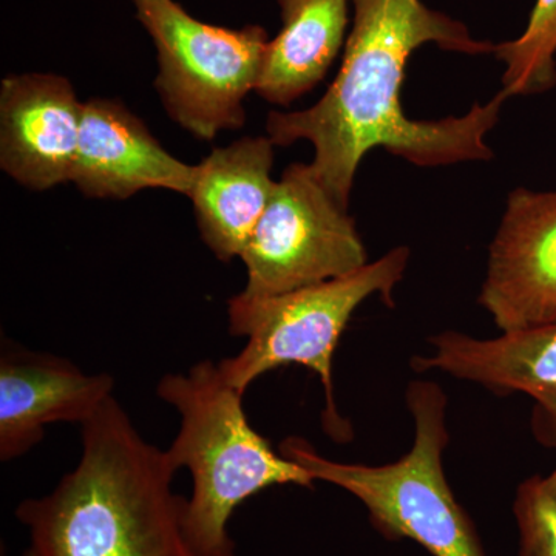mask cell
<instances>
[{
    "label": "cell",
    "instance_id": "1",
    "mask_svg": "<svg viewBox=\"0 0 556 556\" xmlns=\"http://www.w3.org/2000/svg\"><path fill=\"white\" fill-rule=\"evenodd\" d=\"M351 5L353 27L338 76L311 108L270 112V141L280 148L308 141L311 169L343 208L350 207L362 160L376 148L420 167L493 160L485 137L508 100L503 91L466 115L416 121L405 115L401 89L409 58L427 43L468 56L493 53L495 43L473 38L466 24L422 0H351Z\"/></svg>",
    "mask_w": 556,
    "mask_h": 556
},
{
    "label": "cell",
    "instance_id": "2",
    "mask_svg": "<svg viewBox=\"0 0 556 556\" xmlns=\"http://www.w3.org/2000/svg\"><path fill=\"white\" fill-rule=\"evenodd\" d=\"M80 457L16 518L38 556H201L186 532L177 468L112 396L80 426Z\"/></svg>",
    "mask_w": 556,
    "mask_h": 556
},
{
    "label": "cell",
    "instance_id": "3",
    "mask_svg": "<svg viewBox=\"0 0 556 556\" xmlns=\"http://www.w3.org/2000/svg\"><path fill=\"white\" fill-rule=\"evenodd\" d=\"M156 394L179 415L177 438L166 452L177 470L188 468L192 477L185 526L201 556H236L229 522L249 497L274 485L313 489L316 479L249 424L244 394L229 386L217 362L206 358L188 372H167Z\"/></svg>",
    "mask_w": 556,
    "mask_h": 556
},
{
    "label": "cell",
    "instance_id": "4",
    "mask_svg": "<svg viewBox=\"0 0 556 556\" xmlns=\"http://www.w3.org/2000/svg\"><path fill=\"white\" fill-rule=\"evenodd\" d=\"M405 402L415 424V439L407 455L394 463H338L295 437L281 442L280 453L316 481L357 497L371 525L388 540L415 541L433 556H486L477 526L445 477L447 394L437 382L415 380L405 391Z\"/></svg>",
    "mask_w": 556,
    "mask_h": 556
},
{
    "label": "cell",
    "instance_id": "5",
    "mask_svg": "<svg viewBox=\"0 0 556 556\" xmlns=\"http://www.w3.org/2000/svg\"><path fill=\"white\" fill-rule=\"evenodd\" d=\"M409 248L397 247L346 277L268 299L228 300L229 332L247 345L218 362L229 386L241 394L266 372L300 365L318 376L325 390V433L346 441L351 430L338 413L332 358L343 331L362 303L379 295L394 306V289L407 273Z\"/></svg>",
    "mask_w": 556,
    "mask_h": 556
},
{
    "label": "cell",
    "instance_id": "6",
    "mask_svg": "<svg viewBox=\"0 0 556 556\" xmlns=\"http://www.w3.org/2000/svg\"><path fill=\"white\" fill-rule=\"evenodd\" d=\"M156 50L155 90L169 118L201 141L247 123L268 49L260 25L226 28L190 16L175 0H131Z\"/></svg>",
    "mask_w": 556,
    "mask_h": 556
},
{
    "label": "cell",
    "instance_id": "7",
    "mask_svg": "<svg viewBox=\"0 0 556 556\" xmlns=\"http://www.w3.org/2000/svg\"><path fill=\"white\" fill-rule=\"evenodd\" d=\"M244 299H268L346 277L368 265L356 222L325 189L309 164L281 174L241 252Z\"/></svg>",
    "mask_w": 556,
    "mask_h": 556
},
{
    "label": "cell",
    "instance_id": "8",
    "mask_svg": "<svg viewBox=\"0 0 556 556\" xmlns=\"http://www.w3.org/2000/svg\"><path fill=\"white\" fill-rule=\"evenodd\" d=\"M478 302L501 332L556 324V190L510 192Z\"/></svg>",
    "mask_w": 556,
    "mask_h": 556
},
{
    "label": "cell",
    "instance_id": "9",
    "mask_svg": "<svg viewBox=\"0 0 556 556\" xmlns=\"http://www.w3.org/2000/svg\"><path fill=\"white\" fill-rule=\"evenodd\" d=\"M84 102L56 73H21L0 83V167L24 188L72 181Z\"/></svg>",
    "mask_w": 556,
    "mask_h": 556
},
{
    "label": "cell",
    "instance_id": "10",
    "mask_svg": "<svg viewBox=\"0 0 556 556\" xmlns=\"http://www.w3.org/2000/svg\"><path fill=\"white\" fill-rule=\"evenodd\" d=\"M108 372L87 375L68 358L2 340L0 460L31 452L51 424H86L113 396Z\"/></svg>",
    "mask_w": 556,
    "mask_h": 556
},
{
    "label": "cell",
    "instance_id": "11",
    "mask_svg": "<svg viewBox=\"0 0 556 556\" xmlns=\"http://www.w3.org/2000/svg\"><path fill=\"white\" fill-rule=\"evenodd\" d=\"M197 166L170 155L119 100L84 101L72 181L87 199L127 200L146 189L189 197Z\"/></svg>",
    "mask_w": 556,
    "mask_h": 556
},
{
    "label": "cell",
    "instance_id": "12",
    "mask_svg": "<svg viewBox=\"0 0 556 556\" xmlns=\"http://www.w3.org/2000/svg\"><path fill=\"white\" fill-rule=\"evenodd\" d=\"M428 342L431 353L412 358L416 372L441 371L500 396L522 393L532 397L538 437L556 445V324L492 339L442 331Z\"/></svg>",
    "mask_w": 556,
    "mask_h": 556
},
{
    "label": "cell",
    "instance_id": "13",
    "mask_svg": "<svg viewBox=\"0 0 556 556\" xmlns=\"http://www.w3.org/2000/svg\"><path fill=\"white\" fill-rule=\"evenodd\" d=\"M274 144L266 137H244L212 149L197 166L188 199L203 243L219 262L240 258L276 181Z\"/></svg>",
    "mask_w": 556,
    "mask_h": 556
},
{
    "label": "cell",
    "instance_id": "14",
    "mask_svg": "<svg viewBox=\"0 0 556 556\" xmlns=\"http://www.w3.org/2000/svg\"><path fill=\"white\" fill-rule=\"evenodd\" d=\"M281 28L270 39L255 93L288 108L327 76L348 39L351 0H277Z\"/></svg>",
    "mask_w": 556,
    "mask_h": 556
},
{
    "label": "cell",
    "instance_id": "15",
    "mask_svg": "<svg viewBox=\"0 0 556 556\" xmlns=\"http://www.w3.org/2000/svg\"><path fill=\"white\" fill-rule=\"evenodd\" d=\"M493 54L506 65L507 98L546 93L556 86V0H536L519 38L497 43Z\"/></svg>",
    "mask_w": 556,
    "mask_h": 556
},
{
    "label": "cell",
    "instance_id": "16",
    "mask_svg": "<svg viewBox=\"0 0 556 556\" xmlns=\"http://www.w3.org/2000/svg\"><path fill=\"white\" fill-rule=\"evenodd\" d=\"M518 556H556V497L543 477L522 481L515 492Z\"/></svg>",
    "mask_w": 556,
    "mask_h": 556
},
{
    "label": "cell",
    "instance_id": "17",
    "mask_svg": "<svg viewBox=\"0 0 556 556\" xmlns=\"http://www.w3.org/2000/svg\"><path fill=\"white\" fill-rule=\"evenodd\" d=\"M544 484H546L548 492L556 497V467L548 477L544 478Z\"/></svg>",
    "mask_w": 556,
    "mask_h": 556
},
{
    "label": "cell",
    "instance_id": "18",
    "mask_svg": "<svg viewBox=\"0 0 556 556\" xmlns=\"http://www.w3.org/2000/svg\"><path fill=\"white\" fill-rule=\"evenodd\" d=\"M22 556H38V555H36V552L33 551L31 547H28L27 551H25V554Z\"/></svg>",
    "mask_w": 556,
    "mask_h": 556
}]
</instances>
